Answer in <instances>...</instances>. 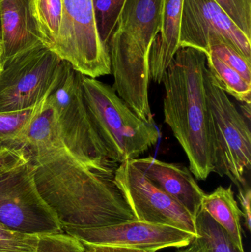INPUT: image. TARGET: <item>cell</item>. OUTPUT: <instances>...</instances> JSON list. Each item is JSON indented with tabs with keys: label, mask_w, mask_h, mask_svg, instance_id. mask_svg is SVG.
<instances>
[{
	"label": "cell",
	"mask_w": 251,
	"mask_h": 252,
	"mask_svg": "<svg viewBox=\"0 0 251 252\" xmlns=\"http://www.w3.org/2000/svg\"><path fill=\"white\" fill-rule=\"evenodd\" d=\"M29 162L38 192L63 232L137 220L113 172L84 164L67 148Z\"/></svg>",
	"instance_id": "1"
},
{
	"label": "cell",
	"mask_w": 251,
	"mask_h": 252,
	"mask_svg": "<svg viewBox=\"0 0 251 252\" xmlns=\"http://www.w3.org/2000/svg\"><path fill=\"white\" fill-rule=\"evenodd\" d=\"M206 69L204 52L181 47L162 81L165 123L185 152L190 171L200 181L218 169L216 136L205 88Z\"/></svg>",
	"instance_id": "2"
},
{
	"label": "cell",
	"mask_w": 251,
	"mask_h": 252,
	"mask_svg": "<svg viewBox=\"0 0 251 252\" xmlns=\"http://www.w3.org/2000/svg\"><path fill=\"white\" fill-rule=\"evenodd\" d=\"M164 0H127L107 46L113 88L143 121L153 122L149 103V53L162 28Z\"/></svg>",
	"instance_id": "3"
},
{
	"label": "cell",
	"mask_w": 251,
	"mask_h": 252,
	"mask_svg": "<svg viewBox=\"0 0 251 252\" xmlns=\"http://www.w3.org/2000/svg\"><path fill=\"white\" fill-rule=\"evenodd\" d=\"M83 90L91 121L112 161L119 164L139 158L159 142L154 122L141 119L113 87L84 75Z\"/></svg>",
	"instance_id": "4"
},
{
	"label": "cell",
	"mask_w": 251,
	"mask_h": 252,
	"mask_svg": "<svg viewBox=\"0 0 251 252\" xmlns=\"http://www.w3.org/2000/svg\"><path fill=\"white\" fill-rule=\"evenodd\" d=\"M83 77L63 61L46 100L54 111L68 151L90 167L115 173L119 164L109 158L91 121L84 100Z\"/></svg>",
	"instance_id": "5"
},
{
	"label": "cell",
	"mask_w": 251,
	"mask_h": 252,
	"mask_svg": "<svg viewBox=\"0 0 251 252\" xmlns=\"http://www.w3.org/2000/svg\"><path fill=\"white\" fill-rule=\"evenodd\" d=\"M63 62L43 43L3 61L0 112L29 109L42 101Z\"/></svg>",
	"instance_id": "6"
},
{
	"label": "cell",
	"mask_w": 251,
	"mask_h": 252,
	"mask_svg": "<svg viewBox=\"0 0 251 252\" xmlns=\"http://www.w3.org/2000/svg\"><path fill=\"white\" fill-rule=\"evenodd\" d=\"M53 51L91 78L112 74L107 48L99 35L94 0H62V19Z\"/></svg>",
	"instance_id": "7"
},
{
	"label": "cell",
	"mask_w": 251,
	"mask_h": 252,
	"mask_svg": "<svg viewBox=\"0 0 251 252\" xmlns=\"http://www.w3.org/2000/svg\"><path fill=\"white\" fill-rule=\"evenodd\" d=\"M204 81L218 147L217 173L228 176L238 189L247 188L244 175L251 166L250 124L215 84L208 68Z\"/></svg>",
	"instance_id": "8"
},
{
	"label": "cell",
	"mask_w": 251,
	"mask_h": 252,
	"mask_svg": "<svg viewBox=\"0 0 251 252\" xmlns=\"http://www.w3.org/2000/svg\"><path fill=\"white\" fill-rule=\"evenodd\" d=\"M0 223L33 235L63 231L38 192L28 158L0 173Z\"/></svg>",
	"instance_id": "9"
},
{
	"label": "cell",
	"mask_w": 251,
	"mask_h": 252,
	"mask_svg": "<svg viewBox=\"0 0 251 252\" xmlns=\"http://www.w3.org/2000/svg\"><path fill=\"white\" fill-rule=\"evenodd\" d=\"M114 177L137 220L173 226L197 235L190 213L154 186L131 161L119 164Z\"/></svg>",
	"instance_id": "10"
},
{
	"label": "cell",
	"mask_w": 251,
	"mask_h": 252,
	"mask_svg": "<svg viewBox=\"0 0 251 252\" xmlns=\"http://www.w3.org/2000/svg\"><path fill=\"white\" fill-rule=\"evenodd\" d=\"M212 35L223 38L251 62V39L214 0H183L180 47H191L209 53Z\"/></svg>",
	"instance_id": "11"
},
{
	"label": "cell",
	"mask_w": 251,
	"mask_h": 252,
	"mask_svg": "<svg viewBox=\"0 0 251 252\" xmlns=\"http://www.w3.org/2000/svg\"><path fill=\"white\" fill-rule=\"evenodd\" d=\"M84 244L117 246L156 252L167 248H183L195 235L182 229L140 220H130L117 224L88 229L66 231Z\"/></svg>",
	"instance_id": "12"
},
{
	"label": "cell",
	"mask_w": 251,
	"mask_h": 252,
	"mask_svg": "<svg viewBox=\"0 0 251 252\" xmlns=\"http://www.w3.org/2000/svg\"><path fill=\"white\" fill-rule=\"evenodd\" d=\"M131 161L154 186L179 203L195 219L206 193L193 177L190 168L152 157Z\"/></svg>",
	"instance_id": "13"
},
{
	"label": "cell",
	"mask_w": 251,
	"mask_h": 252,
	"mask_svg": "<svg viewBox=\"0 0 251 252\" xmlns=\"http://www.w3.org/2000/svg\"><path fill=\"white\" fill-rule=\"evenodd\" d=\"M0 1L3 61L43 43L34 16L33 0Z\"/></svg>",
	"instance_id": "14"
},
{
	"label": "cell",
	"mask_w": 251,
	"mask_h": 252,
	"mask_svg": "<svg viewBox=\"0 0 251 252\" xmlns=\"http://www.w3.org/2000/svg\"><path fill=\"white\" fill-rule=\"evenodd\" d=\"M183 0H164L160 32L152 44L149 53L150 79L161 84L164 75L180 48Z\"/></svg>",
	"instance_id": "15"
},
{
	"label": "cell",
	"mask_w": 251,
	"mask_h": 252,
	"mask_svg": "<svg viewBox=\"0 0 251 252\" xmlns=\"http://www.w3.org/2000/svg\"><path fill=\"white\" fill-rule=\"evenodd\" d=\"M66 148L54 111L46 99L38 103L36 112L27 127L22 150L31 162L41 161Z\"/></svg>",
	"instance_id": "16"
},
{
	"label": "cell",
	"mask_w": 251,
	"mask_h": 252,
	"mask_svg": "<svg viewBox=\"0 0 251 252\" xmlns=\"http://www.w3.org/2000/svg\"><path fill=\"white\" fill-rule=\"evenodd\" d=\"M201 208L228 232L237 247L245 252L241 223L243 213L234 198L231 186H220L212 193L205 194Z\"/></svg>",
	"instance_id": "17"
},
{
	"label": "cell",
	"mask_w": 251,
	"mask_h": 252,
	"mask_svg": "<svg viewBox=\"0 0 251 252\" xmlns=\"http://www.w3.org/2000/svg\"><path fill=\"white\" fill-rule=\"evenodd\" d=\"M195 222L197 235L193 241L203 252H246L237 247L228 232L203 209L200 208Z\"/></svg>",
	"instance_id": "18"
},
{
	"label": "cell",
	"mask_w": 251,
	"mask_h": 252,
	"mask_svg": "<svg viewBox=\"0 0 251 252\" xmlns=\"http://www.w3.org/2000/svg\"><path fill=\"white\" fill-rule=\"evenodd\" d=\"M206 57L207 68L215 84L238 101L251 103V83L215 55L209 53Z\"/></svg>",
	"instance_id": "19"
},
{
	"label": "cell",
	"mask_w": 251,
	"mask_h": 252,
	"mask_svg": "<svg viewBox=\"0 0 251 252\" xmlns=\"http://www.w3.org/2000/svg\"><path fill=\"white\" fill-rule=\"evenodd\" d=\"M38 105L23 110L0 112V151H22L24 135L36 112Z\"/></svg>",
	"instance_id": "20"
},
{
	"label": "cell",
	"mask_w": 251,
	"mask_h": 252,
	"mask_svg": "<svg viewBox=\"0 0 251 252\" xmlns=\"http://www.w3.org/2000/svg\"><path fill=\"white\" fill-rule=\"evenodd\" d=\"M33 8L43 44L53 50L61 23L62 0H33Z\"/></svg>",
	"instance_id": "21"
},
{
	"label": "cell",
	"mask_w": 251,
	"mask_h": 252,
	"mask_svg": "<svg viewBox=\"0 0 251 252\" xmlns=\"http://www.w3.org/2000/svg\"><path fill=\"white\" fill-rule=\"evenodd\" d=\"M126 1L127 0H94V13L97 30L100 38L106 48Z\"/></svg>",
	"instance_id": "22"
},
{
	"label": "cell",
	"mask_w": 251,
	"mask_h": 252,
	"mask_svg": "<svg viewBox=\"0 0 251 252\" xmlns=\"http://www.w3.org/2000/svg\"><path fill=\"white\" fill-rule=\"evenodd\" d=\"M209 53L215 55L225 64L240 73L246 81L251 83V61L248 60L240 52L230 45L223 38L218 35L211 37Z\"/></svg>",
	"instance_id": "23"
},
{
	"label": "cell",
	"mask_w": 251,
	"mask_h": 252,
	"mask_svg": "<svg viewBox=\"0 0 251 252\" xmlns=\"http://www.w3.org/2000/svg\"><path fill=\"white\" fill-rule=\"evenodd\" d=\"M35 252H85V247L78 238L62 231L38 235Z\"/></svg>",
	"instance_id": "24"
},
{
	"label": "cell",
	"mask_w": 251,
	"mask_h": 252,
	"mask_svg": "<svg viewBox=\"0 0 251 252\" xmlns=\"http://www.w3.org/2000/svg\"><path fill=\"white\" fill-rule=\"evenodd\" d=\"M38 235L13 230L0 223V252H35Z\"/></svg>",
	"instance_id": "25"
},
{
	"label": "cell",
	"mask_w": 251,
	"mask_h": 252,
	"mask_svg": "<svg viewBox=\"0 0 251 252\" xmlns=\"http://www.w3.org/2000/svg\"><path fill=\"white\" fill-rule=\"evenodd\" d=\"M251 39V0H214Z\"/></svg>",
	"instance_id": "26"
},
{
	"label": "cell",
	"mask_w": 251,
	"mask_h": 252,
	"mask_svg": "<svg viewBox=\"0 0 251 252\" xmlns=\"http://www.w3.org/2000/svg\"><path fill=\"white\" fill-rule=\"evenodd\" d=\"M25 153L21 150H4L0 153V173L28 159Z\"/></svg>",
	"instance_id": "27"
},
{
	"label": "cell",
	"mask_w": 251,
	"mask_h": 252,
	"mask_svg": "<svg viewBox=\"0 0 251 252\" xmlns=\"http://www.w3.org/2000/svg\"><path fill=\"white\" fill-rule=\"evenodd\" d=\"M239 189V193L237 197L240 200V205L242 207V213L243 218L245 220V226L247 230L251 231V190L249 187L244 188H240Z\"/></svg>",
	"instance_id": "28"
},
{
	"label": "cell",
	"mask_w": 251,
	"mask_h": 252,
	"mask_svg": "<svg viewBox=\"0 0 251 252\" xmlns=\"http://www.w3.org/2000/svg\"><path fill=\"white\" fill-rule=\"evenodd\" d=\"M84 245L85 247V252H150L145 250H138V249L117 247V246L88 245V244H84Z\"/></svg>",
	"instance_id": "29"
},
{
	"label": "cell",
	"mask_w": 251,
	"mask_h": 252,
	"mask_svg": "<svg viewBox=\"0 0 251 252\" xmlns=\"http://www.w3.org/2000/svg\"><path fill=\"white\" fill-rule=\"evenodd\" d=\"M176 252H203V250H201L198 244H196L194 241H192L191 244L190 245L186 247V248L181 249V250H178Z\"/></svg>",
	"instance_id": "30"
},
{
	"label": "cell",
	"mask_w": 251,
	"mask_h": 252,
	"mask_svg": "<svg viewBox=\"0 0 251 252\" xmlns=\"http://www.w3.org/2000/svg\"><path fill=\"white\" fill-rule=\"evenodd\" d=\"M242 110H243L244 118H246V119L248 118V121L250 123L251 103H243V106H242Z\"/></svg>",
	"instance_id": "31"
},
{
	"label": "cell",
	"mask_w": 251,
	"mask_h": 252,
	"mask_svg": "<svg viewBox=\"0 0 251 252\" xmlns=\"http://www.w3.org/2000/svg\"><path fill=\"white\" fill-rule=\"evenodd\" d=\"M0 45L2 47V22H1V1H0Z\"/></svg>",
	"instance_id": "32"
},
{
	"label": "cell",
	"mask_w": 251,
	"mask_h": 252,
	"mask_svg": "<svg viewBox=\"0 0 251 252\" xmlns=\"http://www.w3.org/2000/svg\"><path fill=\"white\" fill-rule=\"evenodd\" d=\"M3 62V50L2 47L0 45V67H1V64Z\"/></svg>",
	"instance_id": "33"
},
{
	"label": "cell",
	"mask_w": 251,
	"mask_h": 252,
	"mask_svg": "<svg viewBox=\"0 0 251 252\" xmlns=\"http://www.w3.org/2000/svg\"><path fill=\"white\" fill-rule=\"evenodd\" d=\"M4 150H7V149H4ZM4 150H1V151H0V153H1V151H4Z\"/></svg>",
	"instance_id": "34"
}]
</instances>
